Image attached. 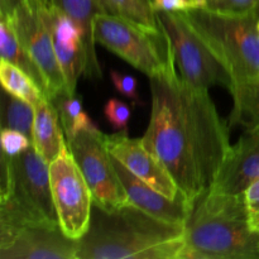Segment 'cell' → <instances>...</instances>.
Returning a JSON list of instances; mask_svg holds the SVG:
<instances>
[{"mask_svg":"<svg viewBox=\"0 0 259 259\" xmlns=\"http://www.w3.org/2000/svg\"><path fill=\"white\" fill-rule=\"evenodd\" d=\"M110 77L116 90L128 98L133 105H144V101L138 95V81L134 76L113 70L110 71Z\"/></svg>","mask_w":259,"mask_h":259,"instance_id":"cell-27","label":"cell"},{"mask_svg":"<svg viewBox=\"0 0 259 259\" xmlns=\"http://www.w3.org/2000/svg\"><path fill=\"white\" fill-rule=\"evenodd\" d=\"M24 0H0V17L10 18Z\"/></svg>","mask_w":259,"mask_h":259,"instance_id":"cell-30","label":"cell"},{"mask_svg":"<svg viewBox=\"0 0 259 259\" xmlns=\"http://www.w3.org/2000/svg\"><path fill=\"white\" fill-rule=\"evenodd\" d=\"M257 28H258V33H259V20H258V23H257Z\"/></svg>","mask_w":259,"mask_h":259,"instance_id":"cell-31","label":"cell"},{"mask_svg":"<svg viewBox=\"0 0 259 259\" xmlns=\"http://www.w3.org/2000/svg\"><path fill=\"white\" fill-rule=\"evenodd\" d=\"M181 259H259V233L248 223L244 192H207L185 227Z\"/></svg>","mask_w":259,"mask_h":259,"instance_id":"cell-3","label":"cell"},{"mask_svg":"<svg viewBox=\"0 0 259 259\" xmlns=\"http://www.w3.org/2000/svg\"><path fill=\"white\" fill-rule=\"evenodd\" d=\"M58 223L51 190L50 163L30 147L17 157L2 156L0 225Z\"/></svg>","mask_w":259,"mask_h":259,"instance_id":"cell-5","label":"cell"},{"mask_svg":"<svg viewBox=\"0 0 259 259\" xmlns=\"http://www.w3.org/2000/svg\"><path fill=\"white\" fill-rule=\"evenodd\" d=\"M57 9L65 13L80 27L83 33L86 50V68L83 75L88 78L99 80L103 77L100 62L95 50L93 22L96 15L104 12L100 0H51Z\"/></svg>","mask_w":259,"mask_h":259,"instance_id":"cell-17","label":"cell"},{"mask_svg":"<svg viewBox=\"0 0 259 259\" xmlns=\"http://www.w3.org/2000/svg\"><path fill=\"white\" fill-rule=\"evenodd\" d=\"M233 109L229 126L243 125L250 128L259 123V80L232 93Z\"/></svg>","mask_w":259,"mask_h":259,"instance_id":"cell-21","label":"cell"},{"mask_svg":"<svg viewBox=\"0 0 259 259\" xmlns=\"http://www.w3.org/2000/svg\"><path fill=\"white\" fill-rule=\"evenodd\" d=\"M152 4L157 13L187 12L202 7L201 0H152Z\"/></svg>","mask_w":259,"mask_h":259,"instance_id":"cell-29","label":"cell"},{"mask_svg":"<svg viewBox=\"0 0 259 259\" xmlns=\"http://www.w3.org/2000/svg\"><path fill=\"white\" fill-rule=\"evenodd\" d=\"M94 39L133 67L154 76L176 72L174 50L166 30H151L101 13L93 22Z\"/></svg>","mask_w":259,"mask_h":259,"instance_id":"cell-6","label":"cell"},{"mask_svg":"<svg viewBox=\"0 0 259 259\" xmlns=\"http://www.w3.org/2000/svg\"><path fill=\"white\" fill-rule=\"evenodd\" d=\"M185 227L149 215L131 204L116 210L93 206L77 259H181Z\"/></svg>","mask_w":259,"mask_h":259,"instance_id":"cell-2","label":"cell"},{"mask_svg":"<svg viewBox=\"0 0 259 259\" xmlns=\"http://www.w3.org/2000/svg\"><path fill=\"white\" fill-rule=\"evenodd\" d=\"M113 164L132 204L163 222L186 227L195 206L184 195L177 199H169L132 174L114 156Z\"/></svg>","mask_w":259,"mask_h":259,"instance_id":"cell-15","label":"cell"},{"mask_svg":"<svg viewBox=\"0 0 259 259\" xmlns=\"http://www.w3.org/2000/svg\"><path fill=\"white\" fill-rule=\"evenodd\" d=\"M259 179V123L245 128L237 143L232 146L210 192L243 194Z\"/></svg>","mask_w":259,"mask_h":259,"instance_id":"cell-14","label":"cell"},{"mask_svg":"<svg viewBox=\"0 0 259 259\" xmlns=\"http://www.w3.org/2000/svg\"><path fill=\"white\" fill-rule=\"evenodd\" d=\"M67 146L57 106L51 99L43 98L34 106L33 147L48 162L55 161Z\"/></svg>","mask_w":259,"mask_h":259,"instance_id":"cell-16","label":"cell"},{"mask_svg":"<svg viewBox=\"0 0 259 259\" xmlns=\"http://www.w3.org/2000/svg\"><path fill=\"white\" fill-rule=\"evenodd\" d=\"M50 179L61 229L67 237L80 240L90 227L94 200L68 146L50 163Z\"/></svg>","mask_w":259,"mask_h":259,"instance_id":"cell-9","label":"cell"},{"mask_svg":"<svg viewBox=\"0 0 259 259\" xmlns=\"http://www.w3.org/2000/svg\"><path fill=\"white\" fill-rule=\"evenodd\" d=\"M33 146V142L22 132L15 129H2V147L3 153L9 157H17Z\"/></svg>","mask_w":259,"mask_h":259,"instance_id":"cell-26","label":"cell"},{"mask_svg":"<svg viewBox=\"0 0 259 259\" xmlns=\"http://www.w3.org/2000/svg\"><path fill=\"white\" fill-rule=\"evenodd\" d=\"M34 106L4 90L2 104V128L22 132L33 142Z\"/></svg>","mask_w":259,"mask_h":259,"instance_id":"cell-22","label":"cell"},{"mask_svg":"<svg viewBox=\"0 0 259 259\" xmlns=\"http://www.w3.org/2000/svg\"><path fill=\"white\" fill-rule=\"evenodd\" d=\"M7 18V17H5ZM23 47L42 71L48 86V99L67 96L66 82L56 56L53 38L34 0H24L9 18Z\"/></svg>","mask_w":259,"mask_h":259,"instance_id":"cell-11","label":"cell"},{"mask_svg":"<svg viewBox=\"0 0 259 259\" xmlns=\"http://www.w3.org/2000/svg\"><path fill=\"white\" fill-rule=\"evenodd\" d=\"M104 114L116 131L128 132V123L132 116V109L128 104L115 98L109 99L104 106Z\"/></svg>","mask_w":259,"mask_h":259,"instance_id":"cell-25","label":"cell"},{"mask_svg":"<svg viewBox=\"0 0 259 259\" xmlns=\"http://www.w3.org/2000/svg\"><path fill=\"white\" fill-rule=\"evenodd\" d=\"M0 55L3 60L24 71L48 98V86L42 71L20 43L12 20L5 17H0Z\"/></svg>","mask_w":259,"mask_h":259,"instance_id":"cell-18","label":"cell"},{"mask_svg":"<svg viewBox=\"0 0 259 259\" xmlns=\"http://www.w3.org/2000/svg\"><path fill=\"white\" fill-rule=\"evenodd\" d=\"M53 38L56 56L66 82L67 96L76 95L78 77L85 73L86 50L83 33L68 15L61 12L51 0H34Z\"/></svg>","mask_w":259,"mask_h":259,"instance_id":"cell-12","label":"cell"},{"mask_svg":"<svg viewBox=\"0 0 259 259\" xmlns=\"http://www.w3.org/2000/svg\"><path fill=\"white\" fill-rule=\"evenodd\" d=\"M204 9L238 17H258L259 0H201Z\"/></svg>","mask_w":259,"mask_h":259,"instance_id":"cell-24","label":"cell"},{"mask_svg":"<svg viewBox=\"0 0 259 259\" xmlns=\"http://www.w3.org/2000/svg\"><path fill=\"white\" fill-rule=\"evenodd\" d=\"M66 142L90 186L95 206L111 211L132 204L113 164L105 134L99 128L85 129Z\"/></svg>","mask_w":259,"mask_h":259,"instance_id":"cell-7","label":"cell"},{"mask_svg":"<svg viewBox=\"0 0 259 259\" xmlns=\"http://www.w3.org/2000/svg\"><path fill=\"white\" fill-rule=\"evenodd\" d=\"M244 200L249 227L259 233V179L245 189Z\"/></svg>","mask_w":259,"mask_h":259,"instance_id":"cell-28","label":"cell"},{"mask_svg":"<svg viewBox=\"0 0 259 259\" xmlns=\"http://www.w3.org/2000/svg\"><path fill=\"white\" fill-rule=\"evenodd\" d=\"M105 142L111 156L120 161L132 174L169 199L181 196L176 182L158 157L149 151L142 138L134 139L128 132L105 134Z\"/></svg>","mask_w":259,"mask_h":259,"instance_id":"cell-13","label":"cell"},{"mask_svg":"<svg viewBox=\"0 0 259 259\" xmlns=\"http://www.w3.org/2000/svg\"><path fill=\"white\" fill-rule=\"evenodd\" d=\"M179 15L227 68L233 83L230 94L259 80L258 17L222 14L204 8Z\"/></svg>","mask_w":259,"mask_h":259,"instance_id":"cell-4","label":"cell"},{"mask_svg":"<svg viewBox=\"0 0 259 259\" xmlns=\"http://www.w3.org/2000/svg\"><path fill=\"white\" fill-rule=\"evenodd\" d=\"M106 14L121 18L151 30L163 29L152 0H100Z\"/></svg>","mask_w":259,"mask_h":259,"instance_id":"cell-19","label":"cell"},{"mask_svg":"<svg viewBox=\"0 0 259 259\" xmlns=\"http://www.w3.org/2000/svg\"><path fill=\"white\" fill-rule=\"evenodd\" d=\"M52 101L57 106V110L60 113L61 124H62L66 138L85 129L98 128L95 123L89 118L88 114L83 111L82 101L78 96L65 95Z\"/></svg>","mask_w":259,"mask_h":259,"instance_id":"cell-23","label":"cell"},{"mask_svg":"<svg viewBox=\"0 0 259 259\" xmlns=\"http://www.w3.org/2000/svg\"><path fill=\"white\" fill-rule=\"evenodd\" d=\"M0 82L3 90L33 106L37 105L43 98H47L24 71L3 58L0 61Z\"/></svg>","mask_w":259,"mask_h":259,"instance_id":"cell-20","label":"cell"},{"mask_svg":"<svg viewBox=\"0 0 259 259\" xmlns=\"http://www.w3.org/2000/svg\"><path fill=\"white\" fill-rule=\"evenodd\" d=\"M149 83L152 111L142 141L195 206L210 191L232 148L229 123L209 90L190 86L177 71L151 77Z\"/></svg>","mask_w":259,"mask_h":259,"instance_id":"cell-1","label":"cell"},{"mask_svg":"<svg viewBox=\"0 0 259 259\" xmlns=\"http://www.w3.org/2000/svg\"><path fill=\"white\" fill-rule=\"evenodd\" d=\"M158 19L171 40L176 67L185 82L204 90H209L211 86L232 90V78L227 68L187 27L179 13L161 12Z\"/></svg>","mask_w":259,"mask_h":259,"instance_id":"cell-8","label":"cell"},{"mask_svg":"<svg viewBox=\"0 0 259 259\" xmlns=\"http://www.w3.org/2000/svg\"><path fill=\"white\" fill-rule=\"evenodd\" d=\"M78 240L57 223L32 222L0 227L2 259H77Z\"/></svg>","mask_w":259,"mask_h":259,"instance_id":"cell-10","label":"cell"}]
</instances>
